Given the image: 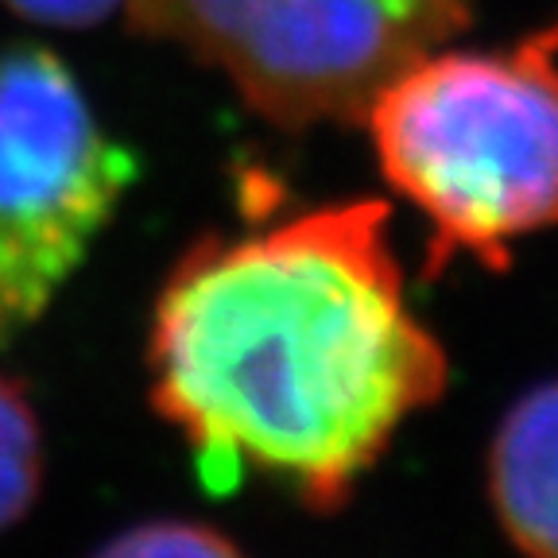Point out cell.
I'll list each match as a JSON object with an SVG mask.
<instances>
[{
  "label": "cell",
  "instance_id": "1",
  "mask_svg": "<svg viewBox=\"0 0 558 558\" xmlns=\"http://www.w3.org/2000/svg\"><path fill=\"white\" fill-rule=\"evenodd\" d=\"M151 400L206 470L338 505L446 388L403 295L384 202H338L174 264L148 338Z\"/></svg>",
  "mask_w": 558,
  "mask_h": 558
},
{
  "label": "cell",
  "instance_id": "2",
  "mask_svg": "<svg viewBox=\"0 0 558 558\" xmlns=\"http://www.w3.org/2000/svg\"><path fill=\"white\" fill-rule=\"evenodd\" d=\"M384 179L427 221V271L465 253L505 268L558 226V20L493 51H435L365 105Z\"/></svg>",
  "mask_w": 558,
  "mask_h": 558
},
{
  "label": "cell",
  "instance_id": "3",
  "mask_svg": "<svg viewBox=\"0 0 558 558\" xmlns=\"http://www.w3.org/2000/svg\"><path fill=\"white\" fill-rule=\"evenodd\" d=\"M473 0H129V24L218 66L283 129L361 121L384 82L446 47Z\"/></svg>",
  "mask_w": 558,
  "mask_h": 558
},
{
  "label": "cell",
  "instance_id": "4",
  "mask_svg": "<svg viewBox=\"0 0 558 558\" xmlns=\"http://www.w3.org/2000/svg\"><path fill=\"white\" fill-rule=\"evenodd\" d=\"M136 156L109 136L54 51H0V341L32 326L86 260Z\"/></svg>",
  "mask_w": 558,
  "mask_h": 558
},
{
  "label": "cell",
  "instance_id": "5",
  "mask_svg": "<svg viewBox=\"0 0 558 558\" xmlns=\"http://www.w3.org/2000/svg\"><path fill=\"white\" fill-rule=\"evenodd\" d=\"M488 497L520 555L558 558V380L520 396L500 418Z\"/></svg>",
  "mask_w": 558,
  "mask_h": 558
},
{
  "label": "cell",
  "instance_id": "6",
  "mask_svg": "<svg viewBox=\"0 0 558 558\" xmlns=\"http://www.w3.org/2000/svg\"><path fill=\"white\" fill-rule=\"evenodd\" d=\"M44 477V438L39 423L20 392V384L0 376V532L32 508Z\"/></svg>",
  "mask_w": 558,
  "mask_h": 558
},
{
  "label": "cell",
  "instance_id": "7",
  "mask_svg": "<svg viewBox=\"0 0 558 558\" xmlns=\"http://www.w3.org/2000/svg\"><path fill=\"white\" fill-rule=\"evenodd\" d=\"M94 558H244V555L226 535L209 532L202 523L159 520V523H140L132 532L117 535Z\"/></svg>",
  "mask_w": 558,
  "mask_h": 558
},
{
  "label": "cell",
  "instance_id": "8",
  "mask_svg": "<svg viewBox=\"0 0 558 558\" xmlns=\"http://www.w3.org/2000/svg\"><path fill=\"white\" fill-rule=\"evenodd\" d=\"M16 16L47 27H89L101 24L121 0H4Z\"/></svg>",
  "mask_w": 558,
  "mask_h": 558
}]
</instances>
